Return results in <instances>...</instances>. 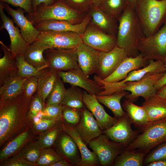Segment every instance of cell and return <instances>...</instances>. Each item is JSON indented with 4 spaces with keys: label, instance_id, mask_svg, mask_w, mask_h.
<instances>
[{
    "label": "cell",
    "instance_id": "obj_1",
    "mask_svg": "<svg viewBox=\"0 0 166 166\" xmlns=\"http://www.w3.org/2000/svg\"><path fill=\"white\" fill-rule=\"evenodd\" d=\"M32 98L26 97L22 92L0 102V147L31 127L29 109Z\"/></svg>",
    "mask_w": 166,
    "mask_h": 166
},
{
    "label": "cell",
    "instance_id": "obj_2",
    "mask_svg": "<svg viewBox=\"0 0 166 166\" xmlns=\"http://www.w3.org/2000/svg\"><path fill=\"white\" fill-rule=\"evenodd\" d=\"M118 21L117 46L124 49L128 57H135L140 53L138 42L145 35L134 8L128 4Z\"/></svg>",
    "mask_w": 166,
    "mask_h": 166
},
{
    "label": "cell",
    "instance_id": "obj_3",
    "mask_svg": "<svg viewBox=\"0 0 166 166\" xmlns=\"http://www.w3.org/2000/svg\"><path fill=\"white\" fill-rule=\"evenodd\" d=\"M134 9L145 36L155 34L166 22V0H137Z\"/></svg>",
    "mask_w": 166,
    "mask_h": 166
},
{
    "label": "cell",
    "instance_id": "obj_4",
    "mask_svg": "<svg viewBox=\"0 0 166 166\" xmlns=\"http://www.w3.org/2000/svg\"><path fill=\"white\" fill-rule=\"evenodd\" d=\"M141 133L125 149H138L147 154L152 149L166 141V118L150 122L142 129Z\"/></svg>",
    "mask_w": 166,
    "mask_h": 166
},
{
    "label": "cell",
    "instance_id": "obj_5",
    "mask_svg": "<svg viewBox=\"0 0 166 166\" xmlns=\"http://www.w3.org/2000/svg\"><path fill=\"white\" fill-rule=\"evenodd\" d=\"M82 13L75 10L58 0L54 4L45 6L41 5L36 12L28 19L34 25L46 20L65 21L74 24L81 22L83 18Z\"/></svg>",
    "mask_w": 166,
    "mask_h": 166
},
{
    "label": "cell",
    "instance_id": "obj_6",
    "mask_svg": "<svg viewBox=\"0 0 166 166\" xmlns=\"http://www.w3.org/2000/svg\"><path fill=\"white\" fill-rule=\"evenodd\" d=\"M166 72V69L164 63L157 60H150L148 64L144 68L132 71L125 79L118 82H106L96 75L94 77V80L99 83L101 86L102 89V91L97 95L113 94L122 90L124 84L127 82L139 80L149 74L160 73Z\"/></svg>",
    "mask_w": 166,
    "mask_h": 166
},
{
    "label": "cell",
    "instance_id": "obj_7",
    "mask_svg": "<svg viewBox=\"0 0 166 166\" xmlns=\"http://www.w3.org/2000/svg\"><path fill=\"white\" fill-rule=\"evenodd\" d=\"M137 49L147 60L166 62V22L160 30L149 36H144L139 41Z\"/></svg>",
    "mask_w": 166,
    "mask_h": 166
},
{
    "label": "cell",
    "instance_id": "obj_8",
    "mask_svg": "<svg viewBox=\"0 0 166 166\" xmlns=\"http://www.w3.org/2000/svg\"><path fill=\"white\" fill-rule=\"evenodd\" d=\"M102 166L113 165L116 157L125 149L122 144L114 142L102 133L88 144Z\"/></svg>",
    "mask_w": 166,
    "mask_h": 166
},
{
    "label": "cell",
    "instance_id": "obj_9",
    "mask_svg": "<svg viewBox=\"0 0 166 166\" xmlns=\"http://www.w3.org/2000/svg\"><path fill=\"white\" fill-rule=\"evenodd\" d=\"M76 48H53L45 50L44 55L48 68L57 72L79 68Z\"/></svg>",
    "mask_w": 166,
    "mask_h": 166
},
{
    "label": "cell",
    "instance_id": "obj_10",
    "mask_svg": "<svg viewBox=\"0 0 166 166\" xmlns=\"http://www.w3.org/2000/svg\"><path fill=\"white\" fill-rule=\"evenodd\" d=\"M164 73L149 74L139 80L125 83L122 90L128 91L130 93L125 97L132 102L139 97H142L145 101L147 100L156 93L155 85Z\"/></svg>",
    "mask_w": 166,
    "mask_h": 166
},
{
    "label": "cell",
    "instance_id": "obj_11",
    "mask_svg": "<svg viewBox=\"0 0 166 166\" xmlns=\"http://www.w3.org/2000/svg\"><path fill=\"white\" fill-rule=\"evenodd\" d=\"M81 36L83 43L100 52H109L117 46L116 36L105 33L90 22Z\"/></svg>",
    "mask_w": 166,
    "mask_h": 166
},
{
    "label": "cell",
    "instance_id": "obj_12",
    "mask_svg": "<svg viewBox=\"0 0 166 166\" xmlns=\"http://www.w3.org/2000/svg\"><path fill=\"white\" fill-rule=\"evenodd\" d=\"M37 40L49 45L52 49L76 48L83 42L81 35L69 31H41Z\"/></svg>",
    "mask_w": 166,
    "mask_h": 166
},
{
    "label": "cell",
    "instance_id": "obj_13",
    "mask_svg": "<svg viewBox=\"0 0 166 166\" xmlns=\"http://www.w3.org/2000/svg\"><path fill=\"white\" fill-rule=\"evenodd\" d=\"M117 119L115 123L103 130L102 133L112 140L121 143L126 147L135 139L137 132L132 129V123L126 113Z\"/></svg>",
    "mask_w": 166,
    "mask_h": 166
},
{
    "label": "cell",
    "instance_id": "obj_14",
    "mask_svg": "<svg viewBox=\"0 0 166 166\" xmlns=\"http://www.w3.org/2000/svg\"><path fill=\"white\" fill-rule=\"evenodd\" d=\"M128 57L126 51L117 46L108 52H99V65L96 75L103 80L112 73Z\"/></svg>",
    "mask_w": 166,
    "mask_h": 166
},
{
    "label": "cell",
    "instance_id": "obj_15",
    "mask_svg": "<svg viewBox=\"0 0 166 166\" xmlns=\"http://www.w3.org/2000/svg\"><path fill=\"white\" fill-rule=\"evenodd\" d=\"M3 2L0 3V16L2 24L0 30L5 29L9 36L10 43V51L15 57L19 54H23L27 50L30 44L27 43L22 37L18 27L14 25L13 20L8 17L4 11Z\"/></svg>",
    "mask_w": 166,
    "mask_h": 166
},
{
    "label": "cell",
    "instance_id": "obj_16",
    "mask_svg": "<svg viewBox=\"0 0 166 166\" xmlns=\"http://www.w3.org/2000/svg\"><path fill=\"white\" fill-rule=\"evenodd\" d=\"M58 73L64 83L82 88L90 94L97 95L102 90L98 83L89 79L79 68L68 71L58 72Z\"/></svg>",
    "mask_w": 166,
    "mask_h": 166
},
{
    "label": "cell",
    "instance_id": "obj_17",
    "mask_svg": "<svg viewBox=\"0 0 166 166\" xmlns=\"http://www.w3.org/2000/svg\"><path fill=\"white\" fill-rule=\"evenodd\" d=\"M4 9L12 17L14 22L20 28L21 34L26 42L30 44L37 40L41 32L25 16L22 9L19 7L15 10L6 3L4 4Z\"/></svg>",
    "mask_w": 166,
    "mask_h": 166
},
{
    "label": "cell",
    "instance_id": "obj_18",
    "mask_svg": "<svg viewBox=\"0 0 166 166\" xmlns=\"http://www.w3.org/2000/svg\"><path fill=\"white\" fill-rule=\"evenodd\" d=\"M91 17L88 14L80 23L74 24L61 20H46L40 22L35 25V27L39 31H69L82 35L90 22Z\"/></svg>",
    "mask_w": 166,
    "mask_h": 166
},
{
    "label": "cell",
    "instance_id": "obj_19",
    "mask_svg": "<svg viewBox=\"0 0 166 166\" xmlns=\"http://www.w3.org/2000/svg\"><path fill=\"white\" fill-rule=\"evenodd\" d=\"M83 101L85 106L94 116L101 129L105 130L115 123L117 118L108 114L97 99L95 95L83 91Z\"/></svg>",
    "mask_w": 166,
    "mask_h": 166
},
{
    "label": "cell",
    "instance_id": "obj_20",
    "mask_svg": "<svg viewBox=\"0 0 166 166\" xmlns=\"http://www.w3.org/2000/svg\"><path fill=\"white\" fill-rule=\"evenodd\" d=\"M79 68L87 77L96 73L98 69L99 52L83 42L76 48Z\"/></svg>",
    "mask_w": 166,
    "mask_h": 166
},
{
    "label": "cell",
    "instance_id": "obj_21",
    "mask_svg": "<svg viewBox=\"0 0 166 166\" xmlns=\"http://www.w3.org/2000/svg\"><path fill=\"white\" fill-rule=\"evenodd\" d=\"M75 128L86 145L103 133L93 115L85 108L82 109L80 120Z\"/></svg>",
    "mask_w": 166,
    "mask_h": 166
},
{
    "label": "cell",
    "instance_id": "obj_22",
    "mask_svg": "<svg viewBox=\"0 0 166 166\" xmlns=\"http://www.w3.org/2000/svg\"><path fill=\"white\" fill-rule=\"evenodd\" d=\"M149 61L144 58L140 53L135 57H128L124 59L112 73L103 80H102L108 83L121 81L125 79L132 71L140 69L147 65Z\"/></svg>",
    "mask_w": 166,
    "mask_h": 166
},
{
    "label": "cell",
    "instance_id": "obj_23",
    "mask_svg": "<svg viewBox=\"0 0 166 166\" xmlns=\"http://www.w3.org/2000/svg\"><path fill=\"white\" fill-rule=\"evenodd\" d=\"M61 130L70 136L75 140L80 152L81 162L79 166H93L99 163L98 158L93 151H91L76 130L75 127L64 123L61 125Z\"/></svg>",
    "mask_w": 166,
    "mask_h": 166
},
{
    "label": "cell",
    "instance_id": "obj_24",
    "mask_svg": "<svg viewBox=\"0 0 166 166\" xmlns=\"http://www.w3.org/2000/svg\"><path fill=\"white\" fill-rule=\"evenodd\" d=\"M89 14L91 22L105 33L117 37L118 21L112 17L99 7L92 8Z\"/></svg>",
    "mask_w": 166,
    "mask_h": 166
},
{
    "label": "cell",
    "instance_id": "obj_25",
    "mask_svg": "<svg viewBox=\"0 0 166 166\" xmlns=\"http://www.w3.org/2000/svg\"><path fill=\"white\" fill-rule=\"evenodd\" d=\"M49 49L52 48L49 45L37 40L30 45L23 55L30 64L38 69L43 70L49 68L44 53Z\"/></svg>",
    "mask_w": 166,
    "mask_h": 166
},
{
    "label": "cell",
    "instance_id": "obj_26",
    "mask_svg": "<svg viewBox=\"0 0 166 166\" xmlns=\"http://www.w3.org/2000/svg\"><path fill=\"white\" fill-rule=\"evenodd\" d=\"M29 129L16 136L6 145L0 152V163L17 154L32 138Z\"/></svg>",
    "mask_w": 166,
    "mask_h": 166
},
{
    "label": "cell",
    "instance_id": "obj_27",
    "mask_svg": "<svg viewBox=\"0 0 166 166\" xmlns=\"http://www.w3.org/2000/svg\"><path fill=\"white\" fill-rule=\"evenodd\" d=\"M142 105L146 111L149 122L166 118V99L156 93L145 101Z\"/></svg>",
    "mask_w": 166,
    "mask_h": 166
},
{
    "label": "cell",
    "instance_id": "obj_28",
    "mask_svg": "<svg viewBox=\"0 0 166 166\" xmlns=\"http://www.w3.org/2000/svg\"><path fill=\"white\" fill-rule=\"evenodd\" d=\"M1 49L3 53V56L0 59V85L10 77L18 73V68L15 57L9 48L1 41Z\"/></svg>",
    "mask_w": 166,
    "mask_h": 166
},
{
    "label": "cell",
    "instance_id": "obj_29",
    "mask_svg": "<svg viewBox=\"0 0 166 166\" xmlns=\"http://www.w3.org/2000/svg\"><path fill=\"white\" fill-rule=\"evenodd\" d=\"M122 106L132 123L136 127L142 129L150 123L146 111L142 105L138 106L126 99L124 101Z\"/></svg>",
    "mask_w": 166,
    "mask_h": 166
},
{
    "label": "cell",
    "instance_id": "obj_30",
    "mask_svg": "<svg viewBox=\"0 0 166 166\" xmlns=\"http://www.w3.org/2000/svg\"><path fill=\"white\" fill-rule=\"evenodd\" d=\"M65 132L59 139L58 147L59 150L71 164L80 165L81 159L79 157L80 152L77 145L74 139Z\"/></svg>",
    "mask_w": 166,
    "mask_h": 166
},
{
    "label": "cell",
    "instance_id": "obj_31",
    "mask_svg": "<svg viewBox=\"0 0 166 166\" xmlns=\"http://www.w3.org/2000/svg\"><path fill=\"white\" fill-rule=\"evenodd\" d=\"M27 77H21L17 73L6 80L0 85V102L13 98L22 93L23 85Z\"/></svg>",
    "mask_w": 166,
    "mask_h": 166
},
{
    "label": "cell",
    "instance_id": "obj_32",
    "mask_svg": "<svg viewBox=\"0 0 166 166\" xmlns=\"http://www.w3.org/2000/svg\"><path fill=\"white\" fill-rule=\"evenodd\" d=\"M58 76L57 72L47 68L38 77L37 93L41 98L45 105L46 100Z\"/></svg>",
    "mask_w": 166,
    "mask_h": 166
},
{
    "label": "cell",
    "instance_id": "obj_33",
    "mask_svg": "<svg viewBox=\"0 0 166 166\" xmlns=\"http://www.w3.org/2000/svg\"><path fill=\"white\" fill-rule=\"evenodd\" d=\"M147 154L138 149H124L115 158V166H141Z\"/></svg>",
    "mask_w": 166,
    "mask_h": 166
},
{
    "label": "cell",
    "instance_id": "obj_34",
    "mask_svg": "<svg viewBox=\"0 0 166 166\" xmlns=\"http://www.w3.org/2000/svg\"><path fill=\"white\" fill-rule=\"evenodd\" d=\"M127 94L125 90H122L111 95H96V96L100 103L110 109L115 117L118 118L126 114L121 106V101Z\"/></svg>",
    "mask_w": 166,
    "mask_h": 166
},
{
    "label": "cell",
    "instance_id": "obj_35",
    "mask_svg": "<svg viewBox=\"0 0 166 166\" xmlns=\"http://www.w3.org/2000/svg\"><path fill=\"white\" fill-rule=\"evenodd\" d=\"M83 91L80 88L71 86L66 89L61 103L62 105L82 109L85 105L83 101Z\"/></svg>",
    "mask_w": 166,
    "mask_h": 166
},
{
    "label": "cell",
    "instance_id": "obj_36",
    "mask_svg": "<svg viewBox=\"0 0 166 166\" xmlns=\"http://www.w3.org/2000/svg\"><path fill=\"white\" fill-rule=\"evenodd\" d=\"M15 58L18 68L17 74L21 77L33 76L38 78L46 69L41 70L35 67L25 60L22 54H18Z\"/></svg>",
    "mask_w": 166,
    "mask_h": 166
},
{
    "label": "cell",
    "instance_id": "obj_37",
    "mask_svg": "<svg viewBox=\"0 0 166 166\" xmlns=\"http://www.w3.org/2000/svg\"><path fill=\"white\" fill-rule=\"evenodd\" d=\"M128 4V0H104L98 7L118 20Z\"/></svg>",
    "mask_w": 166,
    "mask_h": 166
},
{
    "label": "cell",
    "instance_id": "obj_38",
    "mask_svg": "<svg viewBox=\"0 0 166 166\" xmlns=\"http://www.w3.org/2000/svg\"><path fill=\"white\" fill-rule=\"evenodd\" d=\"M41 149L37 141L30 140L15 156L36 164L40 156Z\"/></svg>",
    "mask_w": 166,
    "mask_h": 166
},
{
    "label": "cell",
    "instance_id": "obj_39",
    "mask_svg": "<svg viewBox=\"0 0 166 166\" xmlns=\"http://www.w3.org/2000/svg\"><path fill=\"white\" fill-rule=\"evenodd\" d=\"M31 127L33 132L39 133L47 131L57 125L59 121L41 117L39 114L30 117Z\"/></svg>",
    "mask_w": 166,
    "mask_h": 166
},
{
    "label": "cell",
    "instance_id": "obj_40",
    "mask_svg": "<svg viewBox=\"0 0 166 166\" xmlns=\"http://www.w3.org/2000/svg\"><path fill=\"white\" fill-rule=\"evenodd\" d=\"M64 83L59 76L46 100L45 106L53 104H61L66 90Z\"/></svg>",
    "mask_w": 166,
    "mask_h": 166
},
{
    "label": "cell",
    "instance_id": "obj_41",
    "mask_svg": "<svg viewBox=\"0 0 166 166\" xmlns=\"http://www.w3.org/2000/svg\"><path fill=\"white\" fill-rule=\"evenodd\" d=\"M61 128L56 126L40 134L39 138L37 140L40 148H48L55 143Z\"/></svg>",
    "mask_w": 166,
    "mask_h": 166
},
{
    "label": "cell",
    "instance_id": "obj_42",
    "mask_svg": "<svg viewBox=\"0 0 166 166\" xmlns=\"http://www.w3.org/2000/svg\"><path fill=\"white\" fill-rule=\"evenodd\" d=\"M63 159L61 155L51 148H42L36 164L37 166H51L54 163Z\"/></svg>",
    "mask_w": 166,
    "mask_h": 166
},
{
    "label": "cell",
    "instance_id": "obj_43",
    "mask_svg": "<svg viewBox=\"0 0 166 166\" xmlns=\"http://www.w3.org/2000/svg\"><path fill=\"white\" fill-rule=\"evenodd\" d=\"M82 109L62 105V118L68 124L75 127L80 120Z\"/></svg>",
    "mask_w": 166,
    "mask_h": 166
},
{
    "label": "cell",
    "instance_id": "obj_44",
    "mask_svg": "<svg viewBox=\"0 0 166 166\" xmlns=\"http://www.w3.org/2000/svg\"><path fill=\"white\" fill-rule=\"evenodd\" d=\"M42 117L61 121L62 105L61 104H53L45 105L39 114Z\"/></svg>",
    "mask_w": 166,
    "mask_h": 166
},
{
    "label": "cell",
    "instance_id": "obj_45",
    "mask_svg": "<svg viewBox=\"0 0 166 166\" xmlns=\"http://www.w3.org/2000/svg\"><path fill=\"white\" fill-rule=\"evenodd\" d=\"M166 160V142L159 145L144 158V163L147 165L153 162Z\"/></svg>",
    "mask_w": 166,
    "mask_h": 166
},
{
    "label": "cell",
    "instance_id": "obj_46",
    "mask_svg": "<svg viewBox=\"0 0 166 166\" xmlns=\"http://www.w3.org/2000/svg\"><path fill=\"white\" fill-rule=\"evenodd\" d=\"M73 10L83 13L92 6L91 0H59Z\"/></svg>",
    "mask_w": 166,
    "mask_h": 166
},
{
    "label": "cell",
    "instance_id": "obj_47",
    "mask_svg": "<svg viewBox=\"0 0 166 166\" xmlns=\"http://www.w3.org/2000/svg\"><path fill=\"white\" fill-rule=\"evenodd\" d=\"M38 86V78L35 77H27L24 82L22 92L28 98H32L34 94L37 91Z\"/></svg>",
    "mask_w": 166,
    "mask_h": 166
},
{
    "label": "cell",
    "instance_id": "obj_48",
    "mask_svg": "<svg viewBox=\"0 0 166 166\" xmlns=\"http://www.w3.org/2000/svg\"><path fill=\"white\" fill-rule=\"evenodd\" d=\"M45 107L42 99L36 93L33 97L30 104L29 114L30 117L37 116Z\"/></svg>",
    "mask_w": 166,
    "mask_h": 166
},
{
    "label": "cell",
    "instance_id": "obj_49",
    "mask_svg": "<svg viewBox=\"0 0 166 166\" xmlns=\"http://www.w3.org/2000/svg\"><path fill=\"white\" fill-rule=\"evenodd\" d=\"M33 0H0L1 2L7 3L12 6L20 7L29 14V18L32 17Z\"/></svg>",
    "mask_w": 166,
    "mask_h": 166
},
{
    "label": "cell",
    "instance_id": "obj_50",
    "mask_svg": "<svg viewBox=\"0 0 166 166\" xmlns=\"http://www.w3.org/2000/svg\"><path fill=\"white\" fill-rule=\"evenodd\" d=\"M1 166H36V164L22 157L14 156L1 162Z\"/></svg>",
    "mask_w": 166,
    "mask_h": 166
},
{
    "label": "cell",
    "instance_id": "obj_51",
    "mask_svg": "<svg viewBox=\"0 0 166 166\" xmlns=\"http://www.w3.org/2000/svg\"><path fill=\"white\" fill-rule=\"evenodd\" d=\"M58 0H32V9L33 13H35L37 10V7L41 5H42L45 6L52 5Z\"/></svg>",
    "mask_w": 166,
    "mask_h": 166
},
{
    "label": "cell",
    "instance_id": "obj_52",
    "mask_svg": "<svg viewBox=\"0 0 166 166\" xmlns=\"http://www.w3.org/2000/svg\"><path fill=\"white\" fill-rule=\"evenodd\" d=\"M166 85V72L156 82L154 87L156 91Z\"/></svg>",
    "mask_w": 166,
    "mask_h": 166
},
{
    "label": "cell",
    "instance_id": "obj_53",
    "mask_svg": "<svg viewBox=\"0 0 166 166\" xmlns=\"http://www.w3.org/2000/svg\"><path fill=\"white\" fill-rule=\"evenodd\" d=\"M156 94L160 97L166 99V85L157 90Z\"/></svg>",
    "mask_w": 166,
    "mask_h": 166
},
{
    "label": "cell",
    "instance_id": "obj_54",
    "mask_svg": "<svg viewBox=\"0 0 166 166\" xmlns=\"http://www.w3.org/2000/svg\"><path fill=\"white\" fill-rule=\"evenodd\" d=\"M72 164L63 159L53 164L51 166H70Z\"/></svg>",
    "mask_w": 166,
    "mask_h": 166
},
{
    "label": "cell",
    "instance_id": "obj_55",
    "mask_svg": "<svg viewBox=\"0 0 166 166\" xmlns=\"http://www.w3.org/2000/svg\"><path fill=\"white\" fill-rule=\"evenodd\" d=\"M147 166H166V160L153 162L146 165Z\"/></svg>",
    "mask_w": 166,
    "mask_h": 166
},
{
    "label": "cell",
    "instance_id": "obj_56",
    "mask_svg": "<svg viewBox=\"0 0 166 166\" xmlns=\"http://www.w3.org/2000/svg\"><path fill=\"white\" fill-rule=\"evenodd\" d=\"M92 6L94 7L99 6L104 0H91Z\"/></svg>",
    "mask_w": 166,
    "mask_h": 166
},
{
    "label": "cell",
    "instance_id": "obj_57",
    "mask_svg": "<svg viewBox=\"0 0 166 166\" xmlns=\"http://www.w3.org/2000/svg\"><path fill=\"white\" fill-rule=\"evenodd\" d=\"M137 0H128V4L135 7Z\"/></svg>",
    "mask_w": 166,
    "mask_h": 166
},
{
    "label": "cell",
    "instance_id": "obj_58",
    "mask_svg": "<svg viewBox=\"0 0 166 166\" xmlns=\"http://www.w3.org/2000/svg\"><path fill=\"white\" fill-rule=\"evenodd\" d=\"M164 65H165V66L166 68V62L164 63Z\"/></svg>",
    "mask_w": 166,
    "mask_h": 166
},
{
    "label": "cell",
    "instance_id": "obj_59",
    "mask_svg": "<svg viewBox=\"0 0 166 166\" xmlns=\"http://www.w3.org/2000/svg\"></svg>",
    "mask_w": 166,
    "mask_h": 166
}]
</instances>
